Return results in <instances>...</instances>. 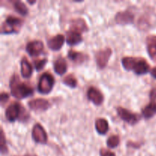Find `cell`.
Segmentation results:
<instances>
[{"label":"cell","instance_id":"6da1fadb","mask_svg":"<svg viewBox=\"0 0 156 156\" xmlns=\"http://www.w3.org/2000/svg\"><path fill=\"white\" fill-rule=\"evenodd\" d=\"M121 63L126 71H132L137 76L147 74L150 70V66L147 60L143 57L125 56L122 58Z\"/></svg>","mask_w":156,"mask_h":156},{"label":"cell","instance_id":"7a4b0ae2","mask_svg":"<svg viewBox=\"0 0 156 156\" xmlns=\"http://www.w3.org/2000/svg\"><path fill=\"white\" fill-rule=\"evenodd\" d=\"M9 88L12 95L17 99L26 98L34 93L33 88L25 82H21L19 77L15 74L11 78Z\"/></svg>","mask_w":156,"mask_h":156},{"label":"cell","instance_id":"3957f363","mask_svg":"<svg viewBox=\"0 0 156 156\" xmlns=\"http://www.w3.org/2000/svg\"><path fill=\"white\" fill-rule=\"evenodd\" d=\"M23 23L24 21L21 18H17L13 15H9L2 23L1 34H18L22 27Z\"/></svg>","mask_w":156,"mask_h":156},{"label":"cell","instance_id":"277c9868","mask_svg":"<svg viewBox=\"0 0 156 156\" xmlns=\"http://www.w3.org/2000/svg\"><path fill=\"white\" fill-rule=\"evenodd\" d=\"M54 83L55 80L53 75L49 73H43L38 81L37 91L43 94H49L53 90Z\"/></svg>","mask_w":156,"mask_h":156},{"label":"cell","instance_id":"5b68a950","mask_svg":"<svg viewBox=\"0 0 156 156\" xmlns=\"http://www.w3.org/2000/svg\"><path fill=\"white\" fill-rule=\"evenodd\" d=\"M117 113L118 114L119 117L122 120H123V121L126 122L128 124L131 125V126H134V125L136 124L141 119V117L138 114L131 112L130 111L125 109L122 107H118L117 108Z\"/></svg>","mask_w":156,"mask_h":156},{"label":"cell","instance_id":"8992f818","mask_svg":"<svg viewBox=\"0 0 156 156\" xmlns=\"http://www.w3.org/2000/svg\"><path fill=\"white\" fill-rule=\"evenodd\" d=\"M25 109L18 102H13L7 107L5 112V118L9 122H15L21 116Z\"/></svg>","mask_w":156,"mask_h":156},{"label":"cell","instance_id":"52a82bcc","mask_svg":"<svg viewBox=\"0 0 156 156\" xmlns=\"http://www.w3.org/2000/svg\"><path fill=\"white\" fill-rule=\"evenodd\" d=\"M31 136L34 141L38 144H46L47 143V134L44 128L40 123H35L32 128Z\"/></svg>","mask_w":156,"mask_h":156},{"label":"cell","instance_id":"ba28073f","mask_svg":"<svg viewBox=\"0 0 156 156\" xmlns=\"http://www.w3.org/2000/svg\"><path fill=\"white\" fill-rule=\"evenodd\" d=\"M112 55V50L111 48L100 50L95 53V61L99 69H105L108 65V61Z\"/></svg>","mask_w":156,"mask_h":156},{"label":"cell","instance_id":"9c48e42d","mask_svg":"<svg viewBox=\"0 0 156 156\" xmlns=\"http://www.w3.org/2000/svg\"><path fill=\"white\" fill-rule=\"evenodd\" d=\"M44 43L39 40L30 41L26 45V51L30 56H38L44 52Z\"/></svg>","mask_w":156,"mask_h":156},{"label":"cell","instance_id":"30bf717a","mask_svg":"<svg viewBox=\"0 0 156 156\" xmlns=\"http://www.w3.org/2000/svg\"><path fill=\"white\" fill-rule=\"evenodd\" d=\"M87 98L96 106H100L104 102L105 98L101 91L94 86H91L87 91Z\"/></svg>","mask_w":156,"mask_h":156},{"label":"cell","instance_id":"8fae6325","mask_svg":"<svg viewBox=\"0 0 156 156\" xmlns=\"http://www.w3.org/2000/svg\"><path fill=\"white\" fill-rule=\"evenodd\" d=\"M135 19V15L129 10H124L117 12L115 15V21L119 24H133Z\"/></svg>","mask_w":156,"mask_h":156},{"label":"cell","instance_id":"7c38bea8","mask_svg":"<svg viewBox=\"0 0 156 156\" xmlns=\"http://www.w3.org/2000/svg\"><path fill=\"white\" fill-rule=\"evenodd\" d=\"M50 106V102L44 98H36L28 101V107L34 111H45Z\"/></svg>","mask_w":156,"mask_h":156},{"label":"cell","instance_id":"4fadbf2b","mask_svg":"<svg viewBox=\"0 0 156 156\" xmlns=\"http://www.w3.org/2000/svg\"><path fill=\"white\" fill-rule=\"evenodd\" d=\"M65 42V37L62 34H56L47 41V46L53 51H58L62 48Z\"/></svg>","mask_w":156,"mask_h":156},{"label":"cell","instance_id":"5bb4252c","mask_svg":"<svg viewBox=\"0 0 156 156\" xmlns=\"http://www.w3.org/2000/svg\"><path fill=\"white\" fill-rule=\"evenodd\" d=\"M70 30L82 33V32L88 31V27L86 24V21L83 18H79L70 21Z\"/></svg>","mask_w":156,"mask_h":156},{"label":"cell","instance_id":"9a60e30c","mask_svg":"<svg viewBox=\"0 0 156 156\" xmlns=\"http://www.w3.org/2000/svg\"><path fill=\"white\" fill-rule=\"evenodd\" d=\"M146 47L149 56L156 62V35H149L146 38Z\"/></svg>","mask_w":156,"mask_h":156},{"label":"cell","instance_id":"2e32d148","mask_svg":"<svg viewBox=\"0 0 156 156\" xmlns=\"http://www.w3.org/2000/svg\"><path fill=\"white\" fill-rule=\"evenodd\" d=\"M66 42L69 45L74 46L82 43L83 41L82 34L79 32L73 30H69L66 32Z\"/></svg>","mask_w":156,"mask_h":156},{"label":"cell","instance_id":"e0dca14e","mask_svg":"<svg viewBox=\"0 0 156 156\" xmlns=\"http://www.w3.org/2000/svg\"><path fill=\"white\" fill-rule=\"evenodd\" d=\"M21 73L24 79H29L33 73V67L26 56L21 59Z\"/></svg>","mask_w":156,"mask_h":156},{"label":"cell","instance_id":"ac0fdd59","mask_svg":"<svg viewBox=\"0 0 156 156\" xmlns=\"http://www.w3.org/2000/svg\"><path fill=\"white\" fill-rule=\"evenodd\" d=\"M142 114L145 119H151L156 114V101L152 100L142 109Z\"/></svg>","mask_w":156,"mask_h":156},{"label":"cell","instance_id":"d6986e66","mask_svg":"<svg viewBox=\"0 0 156 156\" xmlns=\"http://www.w3.org/2000/svg\"><path fill=\"white\" fill-rule=\"evenodd\" d=\"M53 69L55 73L59 76H62L67 71V63L65 59L62 57H59L56 59L53 63Z\"/></svg>","mask_w":156,"mask_h":156},{"label":"cell","instance_id":"ffe728a7","mask_svg":"<svg viewBox=\"0 0 156 156\" xmlns=\"http://www.w3.org/2000/svg\"><path fill=\"white\" fill-rule=\"evenodd\" d=\"M96 131L100 135H105L109 130V123L105 118H98L95 120Z\"/></svg>","mask_w":156,"mask_h":156},{"label":"cell","instance_id":"44dd1931","mask_svg":"<svg viewBox=\"0 0 156 156\" xmlns=\"http://www.w3.org/2000/svg\"><path fill=\"white\" fill-rule=\"evenodd\" d=\"M68 57L71 59L73 62L77 64H81L85 60L86 55L80 52L75 51L73 50H69L68 52Z\"/></svg>","mask_w":156,"mask_h":156},{"label":"cell","instance_id":"7402d4cb","mask_svg":"<svg viewBox=\"0 0 156 156\" xmlns=\"http://www.w3.org/2000/svg\"><path fill=\"white\" fill-rule=\"evenodd\" d=\"M12 2L13 4L15 10L20 15H22V16H25L28 14V9L23 2L19 1V0H15V1H12Z\"/></svg>","mask_w":156,"mask_h":156},{"label":"cell","instance_id":"603a6c76","mask_svg":"<svg viewBox=\"0 0 156 156\" xmlns=\"http://www.w3.org/2000/svg\"><path fill=\"white\" fill-rule=\"evenodd\" d=\"M62 83H63L64 85H66V86H69L70 87V88H76V87L77 86L78 82L74 75L69 74L68 75V76H66V77L62 79Z\"/></svg>","mask_w":156,"mask_h":156},{"label":"cell","instance_id":"cb8c5ba5","mask_svg":"<svg viewBox=\"0 0 156 156\" xmlns=\"http://www.w3.org/2000/svg\"><path fill=\"white\" fill-rule=\"evenodd\" d=\"M0 151H1V153L2 155L7 154L8 152H9L5 136L4 131H3L2 128H1V133H0Z\"/></svg>","mask_w":156,"mask_h":156},{"label":"cell","instance_id":"d4e9b609","mask_svg":"<svg viewBox=\"0 0 156 156\" xmlns=\"http://www.w3.org/2000/svg\"><path fill=\"white\" fill-rule=\"evenodd\" d=\"M120 139L119 136L117 135H113L111 136L107 140V146L111 149H114V148L117 147L120 144Z\"/></svg>","mask_w":156,"mask_h":156},{"label":"cell","instance_id":"484cf974","mask_svg":"<svg viewBox=\"0 0 156 156\" xmlns=\"http://www.w3.org/2000/svg\"><path fill=\"white\" fill-rule=\"evenodd\" d=\"M47 62V58H44L41 59H37V60L34 61V68L37 71H41V69L44 68L45 65Z\"/></svg>","mask_w":156,"mask_h":156},{"label":"cell","instance_id":"4316f807","mask_svg":"<svg viewBox=\"0 0 156 156\" xmlns=\"http://www.w3.org/2000/svg\"><path fill=\"white\" fill-rule=\"evenodd\" d=\"M9 95L6 92H2L1 95H0V102H1L2 106H4L5 104L9 101Z\"/></svg>","mask_w":156,"mask_h":156},{"label":"cell","instance_id":"83f0119b","mask_svg":"<svg viewBox=\"0 0 156 156\" xmlns=\"http://www.w3.org/2000/svg\"><path fill=\"white\" fill-rule=\"evenodd\" d=\"M100 156H116V155L114 152L102 148L100 149Z\"/></svg>","mask_w":156,"mask_h":156},{"label":"cell","instance_id":"f1b7e54d","mask_svg":"<svg viewBox=\"0 0 156 156\" xmlns=\"http://www.w3.org/2000/svg\"><path fill=\"white\" fill-rule=\"evenodd\" d=\"M127 146L132 148H140L141 147V144L140 143H132V142H129V143H127Z\"/></svg>","mask_w":156,"mask_h":156},{"label":"cell","instance_id":"f546056e","mask_svg":"<svg viewBox=\"0 0 156 156\" xmlns=\"http://www.w3.org/2000/svg\"><path fill=\"white\" fill-rule=\"evenodd\" d=\"M151 75H152V76L154 79H156V67H155V68H153L151 70Z\"/></svg>","mask_w":156,"mask_h":156},{"label":"cell","instance_id":"4dcf8cb0","mask_svg":"<svg viewBox=\"0 0 156 156\" xmlns=\"http://www.w3.org/2000/svg\"><path fill=\"white\" fill-rule=\"evenodd\" d=\"M27 2L30 5H33L34 4V3H36V1H27Z\"/></svg>","mask_w":156,"mask_h":156},{"label":"cell","instance_id":"1f68e13d","mask_svg":"<svg viewBox=\"0 0 156 156\" xmlns=\"http://www.w3.org/2000/svg\"><path fill=\"white\" fill-rule=\"evenodd\" d=\"M23 156H37V155H30V154H27V155H23Z\"/></svg>","mask_w":156,"mask_h":156}]
</instances>
